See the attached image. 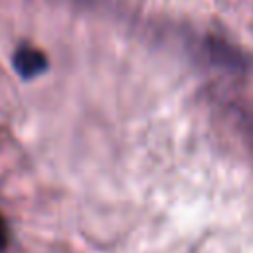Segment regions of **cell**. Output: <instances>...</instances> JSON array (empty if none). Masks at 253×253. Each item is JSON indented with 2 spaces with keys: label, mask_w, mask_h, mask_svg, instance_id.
Instances as JSON below:
<instances>
[{
  "label": "cell",
  "mask_w": 253,
  "mask_h": 253,
  "mask_svg": "<svg viewBox=\"0 0 253 253\" xmlns=\"http://www.w3.org/2000/svg\"><path fill=\"white\" fill-rule=\"evenodd\" d=\"M8 243H10V231H8V223H6V219H4V215L0 213V253L8 247Z\"/></svg>",
  "instance_id": "obj_2"
},
{
  "label": "cell",
  "mask_w": 253,
  "mask_h": 253,
  "mask_svg": "<svg viewBox=\"0 0 253 253\" xmlns=\"http://www.w3.org/2000/svg\"><path fill=\"white\" fill-rule=\"evenodd\" d=\"M12 65L22 79H34L47 69V57L34 45H20L12 55Z\"/></svg>",
  "instance_id": "obj_1"
}]
</instances>
